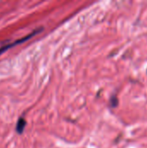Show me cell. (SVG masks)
Listing matches in <instances>:
<instances>
[{
	"mask_svg": "<svg viewBox=\"0 0 147 148\" xmlns=\"http://www.w3.org/2000/svg\"><path fill=\"white\" fill-rule=\"evenodd\" d=\"M42 30V28H40V29H35L32 33L29 34L28 36H24V37H23V38H20V39H18V40L13 42H10V43H8V44H6V45H3V46L0 47V56H1L3 53H4L6 50H8L9 49H10V48H12V47H14V46H16V45H17V44H20V43H22V42H26L27 40H29V39L32 38L35 35L38 34V33L41 32Z\"/></svg>",
	"mask_w": 147,
	"mask_h": 148,
	"instance_id": "cell-1",
	"label": "cell"
},
{
	"mask_svg": "<svg viewBox=\"0 0 147 148\" xmlns=\"http://www.w3.org/2000/svg\"><path fill=\"white\" fill-rule=\"evenodd\" d=\"M26 127V121L23 118H20L17 121V124H16V132L20 134H23L24 128Z\"/></svg>",
	"mask_w": 147,
	"mask_h": 148,
	"instance_id": "cell-2",
	"label": "cell"
}]
</instances>
